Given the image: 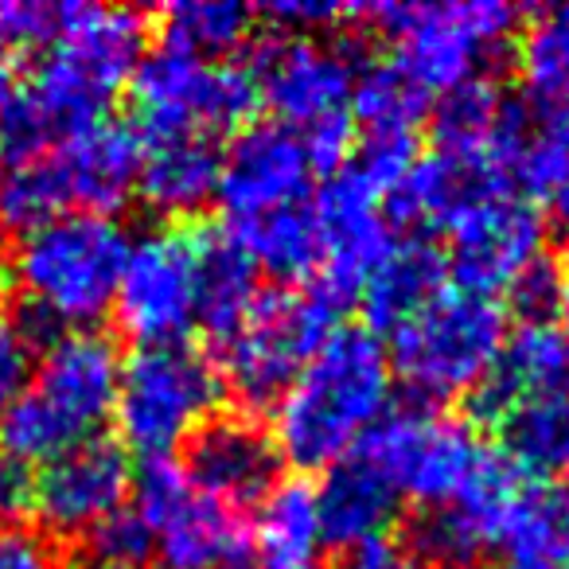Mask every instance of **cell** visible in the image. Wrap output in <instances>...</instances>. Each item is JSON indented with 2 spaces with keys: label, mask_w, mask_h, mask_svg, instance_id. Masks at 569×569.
<instances>
[{
  "label": "cell",
  "mask_w": 569,
  "mask_h": 569,
  "mask_svg": "<svg viewBox=\"0 0 569 569\" xmlns=\"http://www.w3.org/2000/svg\"><path fill=\"white\" fill-rule=\"evenodd\" d=\"M390 359L367 328H332L273 406V445L297 468H332L387 418Z\"/></svg>",
  "instance_id": "1"
},
{
  "label": "cell",
  "mask_w": 569,
  "mask_h": 569,
  "mask_svg": "<svg viewBox=\"0 0 569 569\" xmlns=\"http://www.w3.org/2000/svg\"><path fill=\"white\" fill-rule=\"evenodd\" d=\"M133 234L113 214L67 211L28 230L12 258V277L24 289L28 336L51 343L63 332H82L113 309L121 269Z\"/></svg>",
  "instance_id": "2"
},
{
  "label": "cell",
  "mask_w": 569,
  "mask_h": 569,
  "mask_svg": "<svg viewBox=\"0 0 569 569\" xmlns=\"http://www.w3.org/2000/svg\"><path fill=\"white\" fill-rule=\"evenodd\" d=\"M118 379L121 359L106 336L90 328L56 336L0 418V452L32 468L102 437L113 418Z\"/></svg>",
  "instance_id": "3"
},
{
  "label": "cell",
  "mask_w": 569,
  "mask_h": 569,
  "mask_svg": "<svg viewBox=\"0 0 569 569\" xmlns=\"http://www.w3.org/2000/svg\"><path fill=\"white\" fill-rule=\"evenodd\" d=\"M507 340V312L496 297L445 284L390 332V375L421 402L472 398Z\"/></svg>",
  "instance_id": "4"
},
{
  "label": "cell",
  "mask_w": 569,
  "mask_h": 569,
  "mask_svg": "<svg viewBox=\"0 0 569 569\" xmlns=\"http://www.w3.org/2000/svg\"><path fill=\"white\" fill-rule=\"evenodd\" d=\"M356 457L371 465L398 499L406 496L426 503L429 511L476 496L507 476H519L503 452L472 433V426L429 406L387 413L356 445Z\"/></svg>",
  "instance_id": "5"
},
{
  "label": "cell",
  "mask_w": 569,
  "mask_h": 569,
  "mask_svg": "<svg viewBox=\"0 0 569 569\" xmlns=\"http://www.w3.org/2000/svg\"><path fill=\"white\" fill-rule=\"evenodd\" d=\"M367 20L395 43V71L421 94H449L483 79L488 63L507 48L519 9L503 0H445V4H375Z\"/></svg>",
  "instance_id": "6"
},
{
  "label": "cell",
  "mask_w": 569,
  "mask_h": 569,
  "mask_svg": "<svg viewBox=\"0 0 569 569\" xmlns=\"http://www.w3.org/2000/svg\"><path fill=\"white\" fill-rule=\"evenodd\" d=\"M336 309L317 289H261L242 325L222 340V375L230 395L250 410L277 406L320 343L332 336Z\"/></svg>",
  "instance_id": "7"
},
{
  "label": "cell",
  "mask_w": 569,
  "mask_h": 569,
  "mask_svg": "<svg viewBox=\"0 0 569 569\" xmlns=\"http://www.w3.org/2000/svg\"><path fill=\"white\" fill-rule=\"evenodd\" d=\"M219 398L222 379L203 351L191 343H157L137 348V356L121 363L113 418L121 441L152 460L191 441L214 418Z\"/></svg>",
  "instance_id": "8"
},
{
  "label": "cell",
  "mask_w": 569,
  "mask_h": 569,
  "mask_svg": "<svg viewBox=\"0 0 569 569\" xmlns=\"http://www.w3.org/2000/svg\"><path fill=\"white\" fill-rule=\"evenodd\" d=\"M133 106L141 141L152 137H211L238 129L258 106L250 67L203 59L176 43L144 51L133 71Z\"/></svg>",
  "instance_id": "9"
},
{
  "label": "cell",
  "mask_w": 569,
  "mask_h": 569,
  "mask_svg": "<svg viewBox=\"0 0 569 569\" xmlns=\"http://www.w3.org/2000/svg\"><path fill=\"white\" fill-rule=\"evenodd\" d=\"M141 522L157 546L160 569H246L253 558L250 527L227 503L203 496L183 465L152 457L133 476Z\"/></svg>",
  "instance_id": "10"
},
{
  "label": "cell",
  "mask_w": 569,
  "mask_h": 569,
  "mask_svg": "<svg viewBox=\"0 0 569 569\" xmlns=\"http://www.w3.org/2000/svg\"><path fill=\"white\" fill-rule=\"evenodd\" d=\"M113 317L141 348L183 343V336L196 328L191 227H160L133 238L113 297Z\"/></svg>",
  "instance_id": "11"
},
{
  "label": "cell",
  "mask_w": 569,
  "mask_h": 569,
  "mask_svg": "<svg viewBox=\"0 0 569 569\" xmlns=\"http://www.w3.org/2000/svg\"><path fill=\"white\" fill-rule=\"evenodd\" d=\"M359 71L363 63L348 43H328L320 36H277L261 43L250 67L258 102L297 133L348 118Z\"/></svg>",
  "instance_id": "12"
},
{
  "label": "cell",
  "mask_w": 569,
  "mask_h": 569,
  "mask_svg": "<svg viewBox=\"0 0 569 569\" xmlns=\"http://www.w3.org/2000/svg\"><path fill=\"white\" fill-rule=\"evenodd\" d=\"M441 234L449 238L445 266H452L457 284L496 297L507 293L515 277L542 258L546 222L522 188L507 183L468 203Z\"/></svg>",
  "instance_id": "13"
},
{
  "label": "cell",
  "mask_w": 569,
  "mask_h": 569,
  "mask_svg": "<svg viewBox=\"0 0 569 569\" xmlns=\"http://www.w3.org/2000/svg\"><path fill=\"white\" fill-rule=\"evenodd\" d=\"M312 214L320 230V269L312 277V289L343 309L348 301L363 297L375 269L395 250V227L382 196H375L348 168L320 188V196L312 199Z\"/></svg>",
  "instance_id": "14"
},
{
  "label": "cell",
  "mask_w": 569,
  "mask_h": 569,
  "mask_svg": "<svg viewBox=\"0 0 569 569\" xmlns=\"http://www.w3.org/2000/svg\"><path fill=\"white\" fill-rule=\"evenodd\" d=\"M312 180H317V164L305 137L281 121H266V126H246L227 144L214 196L230 219L227 227H234L281 207L309 203Z\"/></svg>",
  "instance_id": "15"
},
{
  "label": "cell",
  "mask_w": 569,
  "mask_h": 569,
  "mask_svg": "<svg viewBox=\"0 0 569 569\" xmlns=\"http://www.w3.org/2000/svg\"><path fill=\"white\" fill-rule=\"evenodd\" d=\"M129 491H133V468L126 445L94 437L36 472L32 511L51 535H87L90 527L126 507Z\"/></svg>",
  "instance_id": "16"
},
{
  "label": "cell",
  "mask_w": 569,
  "mask_h": 569,
  "mask_svg": "<svg viewBox=\"0 0 569 569\" xmlns=\"http://www.w3.org/2000/svg\"><path fill=\"white\" fill-rule=\"evenodd\" d=\"M141 152V133L102 113V118L63 133L51 149H43V157L63 191L67 211L110 214L137 191Z\"/></svg>",
  "instance_id": "17"
},
{
  "label": "cell",
  "mask_w": 569,
  "mask_h": 569,
  "mask_svg": "<svg viewBox=\"0 0 569 569\" xmlns=\"http://www.w3.org/2000/svg\"><path fill=\"white\" fill-rule=\"evenodd\" d=\"M188 480L203 496L238 507L261 503L277 488L281 476V452L273 437L246 418H211L188 441Z\"/></svg>",
  "instance_id": "18"
},
{
  "label": "cell",
  "mask_w": 569,
  "mask_h": 569,
  "mask_svg": "<svg viewBox=\"0 0 569 569\" xmlns=\"http://www.w3.org/2000/svg\"><path fill=\"white\" fill-rule=\"evenodd\" d=\"M433 133H437V149L488 157L496 164L511 168L515 176L522 144H527L530 133V113L511 94L491 87L488 79H476L449 90V94H441Z\"/></svg>",
  "instance_id": "19"
},
{
  "label": "cell",
  "mask_w": 569,
  "mask_h": 569,
  "mask_svg": "<svg viewBox=\"0 0 569 569\" xmlns=\"http://www.w3.org/2000/svg\"><path fill=\"white\" fill-rule=\"evenodd\" d=\"M550 395H569V343L553 325H522L507 332L472 406L483 421H496L507 406Z\"/></svg>",
  "instance_id": "20"
},
{
  "label": "cell",
  "mask_w": 569,
  "mask_h": 569,
  "mask_svg": "<svg viewBox=\"0 0 569 569\" xmlns=\"http://www.w3.org/2000/svg\"><path fill=\"white\" fill-rule=\"evenodd\" d=\"M491 550L519 569L569 566V483H515L491 522Z\"/></svg>",
  "instance_id": "21"
},
{
  "label": "cell",
  "mask_w": 569,
  "mask_h": 569,
  "mask_svg": "<svg viewBox=\"0 0 569 569\" xmlns=\"http://www.w3.org/2000/svg\"><path fill=\"white\" fill-rule=\"evenodd\" d=\"M196 253V325L227 340L258 301V269L227 227H191Z\"/></svg>",
  "instance_id": "22"
},
{
  "label": "cell",
  "mask_w": 569,
  "mask_h": 569,
  "mask_svg": "<svg viewBox=\"0 0 569 569\" xmlns=\"http://www.w3.org/2000/svg\"><path fill=\"white\" fill-rule=\"evenodd\" d=\"M141 176L137 191L168 219L199 211L219 188L222 152L211 137H152L141 141Z\"/></svg>",
  "instance_id": "23"
},
{
  "label": "cell",
  "mask_w": 569,
  "mask_h": 569,
  "mask_svg": "<svg viewBox=\"0 0 569 569\" xmlns=\"http://www.w3.org/2000/svg\"><path fill=\"white\" fill-rule=\"evenodd\" d=\"M317 507L325 542L351 550V546H363L371 538L387 535L398 511V496L371 465H363L351 452L340 465L328 468L325 483L317 488Z\"/></svg>",
  "instance_id": "24"
},
{
  "label": "cell",
  "mask_w": 569,
  "mask_h": 569,
  "mask_svg": "<svg viewBox=\"0 0 569 569\" xmlns=\"http://www.w3.org/2000/svg\"><path fill=\"white\" fill-rule=\"evenodd\" d=\"M445 273H449L445 253L437 250L429 238H418V234L398 238L395 250L375 269L363 297H359L367 309V320H371L375 328L395 332V328L402 325L406 317H413L429 297L441 293Z\"/></svg>",
  "instance_id": "25"
},
{
  "label": "cell",
  "mask_w": 569,
  "mask_h": 569,
  "mask_svg": "<svg viewBox=\"0 0 569 569\" xmlns=\"http://www.w3.org/2000/svg\"><path fill=\"white\" fill-rule=\"evenodd\" d=\"M253 550L266 569H312L325 550L317 488L305 480H277V488L258 503V522L250 530Z\"/></svg>",
  "instance_id": "26"
},
{
  "label": "cell",
  "mask_w": 569,
  "mask_h": 569,
  "mask_svg": "<svg viewBox=\"0 0 569 569\" xmlns=\"http://www.w3.org/2000/svg\"><path fill=\"white\" fill-rule=\"evenodd\" d=\"M253 261V269L281 277V281H309L320 269V230L312 203H293L281 211L258 214L227 227Z\"/></svg>",
  "instance_id": "27"
},
{
  "label": "cell",
  "mask_w": 569,
  "mask_h": 569,
  "mask_svg": "<svg viewBox=\"0 0 569 569\" xmlns=\"http://www.w3.org/2000/svg\"><path fill=\"white\" fill-rule=\"evenodd\" d=\"M499 452L515 472L550 476L569 468V395L527 398L496 418Z\"/></svg>",
  "instance_id": "28"
},
{
  "label": "cell",
  "mask_w": 569,
  "mask_h": 569,
  "mask_svg": "<svg viewBox=\"0 0 569 569\" xmlns=\"http://www.w3.org/2000/svg\"><path fill=\"white\" fill-rule=\"evenodd\" d=\"M503 503H449L433 507L413 527V550L426 558V566L472 569L491 550V522Z\"/></svg>",
  "instance_id": "29"
},
{
  "label": "cell",
  "mask_w": 569,
  "mask_h": 569,
  "mask_svg": "<svg viewBox=\"0 0 569 569\" xmlns=\"http://www.w3.org/2000/svg\"><path fill=\"white\" fill-rule=\"evenodd\" d=\"M351 113L359 121L356 137H398L418 141V126L426 118V94L390 63L363 67L351 94Z\"/></svg>",
  "instance_id": "30"
},
{
  "label": "cell",
  "mask_w": 569,
  "mask_h": 569,
  "mask_svg": "<svg viewBox=\"0 0 569 569\" xmlns=\"http://www.w3.org/2000/svg\"><path fill=\"white\" fill-rule=\"evenodd\" d=\"M253 17L258 9L238 0H176L164 9V43H176L191 56L219 59L242 48Z\"/></svg>",
  "instance_id": "31"
},
{
  "label": "cell",
  "mask_w": 569,
  "mask_h": 569,
  "mask_svg": "<svg viewBox=\"0 0 569 569\" xmlns=\"http://www.w3.org/2000/svg\"><path fill=\"white\" fill-rule=\"evenodd\" d=\"M519 71L546 110H569V4L530 20L519 43Z\"/></svg>",
  "instance_id": "32"
},
{
  "label": "cell",
  "mask_w": 569,
  "mask_h": 569,
  "mask_svg": "<svg viewBox=\"0 0 569 569\" xmlns=\"http://www.w3.org/2000/svg\"><path fill=\"white\" fill-rule=\"evenodd\" d=\"M515 180L527 183L553 219L569 227V110L546 113L538 126H530Z\"/></svg>",
  "instance_id": "33"
},
{
  "label": "cell",
  "mask_w": 569,
  "mask_h": 569,
  "mask_svg": "<svg viewBox=\"0 0 569 569\" xmlns=\"http://www.w3.org/2000/svg\"><path fill=\"white\" fill-rule=\"evenodd\" d=\"M82 569H157V546L141 515L121 507L82 535Z\"/></svg>",
  "instance_id": "34"
},
{
  "label": "cell",
  "mask_w": 569,
  "mask_h": 569,
  "mask_svg": "<svg viewBox=\"0 0 569 569\" xmlns=\"http://www.w3.org/2000/svg\"><path fill=\"white\" fill-rule=\"evenodd\" d=\"M67 20V4L48 0H0V43L9 51L43 48L59 40Z\"/></svg>",
  "instance_id": "35"
},
{
  "label": "cell",
  "mask_w": 569,
  "mask_h": 569,
  "mask_svg": "<svg viewBox=\"0 0 569 569\" xmlns=\"http://www.w3.org/2000/svg\"><path fill=\"white\" fill-rule=\"evenodd\" d=\"M32 367H36V340L28 336L24 320L0 312V418L20 398V390L28 387Z\"/></svg>",
  "instance_id": "36"
},
{
  "label": "cell",
  "mask_w": 569,
  "mask_h": 569,
  "mask_svg": "<svg viewBox=\"0 0 569 569\" xmlns=\"http://www.w3.org/2000/svg\"><path fill=\"white\" fill-rule=\"evenodd\" d=\"M507 297H511V305L522 312V325H546V317L558 312L561 273L553 269L550 258H538L535 266H527L519 277H515Z\"/></svg>",
  "instance_id": "37"
},
{
  "label": "cell",
  "mask_w": 569,
  "mask_h": 569,
  "mask_svg": "<svg viewBox=\"0 0 569 569\" xmlns=\"http://www.w3.org/2000/svg\"><path fill=\"white\" fill-rule=\"evenodd\" d=\"M269 20L284 28V36H317L332 24H343V20L363 17L359 4H332V0H277V4H266Z\"/></svg>",
  "instance_id": "38"
},
{
  "label": "cell",
  "mask_w": 569,
  "mask_h": 569,
  "mask_svg": "<svg viewBox=\"0 0 569 569\" xmlns=\"http://www.w3.org/2000/svg\"><path fill=\"white\" fill-rule=\"evenodd\" d=\"M336 569H429V566H426V558L406 542V538L382 535V538H371V542H363V546L343 550V558L336 561Z\"/></svg>",
  "instance_id": "39"
},
{
  "label": "cell",
  "mask_w": 569,
  "mask_h": 569,
  "mask_svg": "<svg viewBox=\"0 0 569 569\" xmlns=\"http://www.w3.org/2000/svg\"><path fill=\"white\" fill-rule=\"evenodd\" d=\"M0 569H67V566L40 530L0 527Z\"/></svg>",
  "instance_id": "40"
},
{
  "label": "cell",
  "mask_w": 569,
  "mask_h": 569,
  "mask_svg": "<svg viewBox=\"0 0 569 569\" xmlns=\"http://www.w3.org/2000/svg\"><path fill=\"white\" fill-rule=\"evenodd\" d=\"M36 496V472L9 452H0V519H17V515L32 511Z\"/></svg>",
  "instance_id": "41"
},
{
  "label": "cell",
  "mask_w": 569,
  "mask_h": 569,
  "mask_svg": "<svg viewBox=\"0 0 569 569\" xmlns=\"http://www.w3.org/2000/svg\"><path fill=\"white\" fill-rule=\"evenodd\" d=\"M17 94V67H12V51L0 43V106Z\"/></svg>",
  "instance_id": "42"
},
{
  "label": "cell",
  "mask_w": 569,
  "mask_h": 569,
  "mask_svg": "<svg viewBox=\"0 0 569 569\" xmlns=\"http://www.w3.org/2000/svg\"><path fill=\"white\" fill-rule=\"evenodd\" d=\"M558 320H561V328L558 332L566 336V343H569V277H561V297H558Z\"/></svg>",
  "instance_id": "43"
},
{
  "label": "cell",
  "mask_w": 569,
  "mask_h": 569,
  "mask_svg": "<svg viewBox=\"0 0 569 569\" xmlns=\"http://www.w3.org/2000/svg\"><path fill=\"white\" fill-rule=\"evenodd\" d=\"M4 281H9V266H4V258H0V289H4Z\"/></svg>",
  "instance_id": "44"
},
{
  "label": "cell",
  "mask_w": 569,
  "mask_h": 569,
  "mask_svg": "<svg viewBox=\"0 0 569 569\" xmlns=\"http://www.w3.org/2000/svg\"><path fill=\"white\" fill-rule=\"evenodd\" d=\"M488 569H519V566H488Z\"/></svg>",
  "instance_id": "45"
}]
</instances>
